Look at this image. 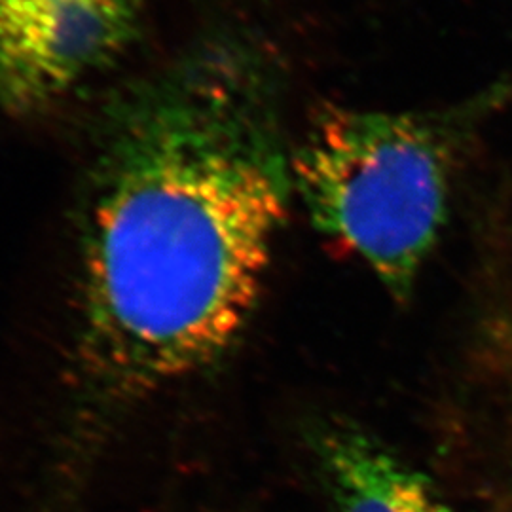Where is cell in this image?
Instances as JSON below:
<instances>
[{
  "instance_id": "cell-2",
  "label": "cell",
  "mask_w": 512,
  "mask_h": 512,
  "mask_svg": "<svg viewBox=\"0 0 512 512\" xmlns=\"http://www.w3.org/2000/svg\"><path fill=\"white\" fill-rule=\"evenodd\" d=\"M454 129L448 116L332 109L291 156L313 226L401 300L446 222Z\"/></svg>"
},
{
  "instance_id": "cell-4",
  "label": "cell",
  "mask_w": 512,
  "mask_h": 512,
  "mask_svg": "<svg viewBox=\"0 0 512 512\" xmlns=\"http://www.w3.org/2000/svg\"><path fill=\"white\" fill-rule=\"evenodd\" d=\"M321 454L336 512H454L427 476L359 431H330Z\"/></svg>"
},
{
  "instance_id": "cell-3",
  "label": "cell",
  "mask_w": 512,
  "mask_h": 512,
  "mask_svg": "<svg viewBox=\"0 0 512 512\" xmlns=\"http://www.w3.org/2000/svg\"><path fill=\"white\" fill-rule=\"evenodd\" d=\"M148 0H0V112L48 110L110 69Z\"/></svg>"
},
{
  "instance_id": "cell-1",
  "label": "cell",
  "mask_w": 512,
  "mask_h": 512,
  "mask_svg": "<svg viewBox=\"0 0 512 512\" xmlns=\"http://www.w3.org/2000/svg\"><path fill=\"white\" fill-rule=\"evenodd\" d=\"M268 84L251 55L211 44L99 112L76 203L65 458L93 456L247 327L293 190Z\"/></svg>"
}]
</instances>
